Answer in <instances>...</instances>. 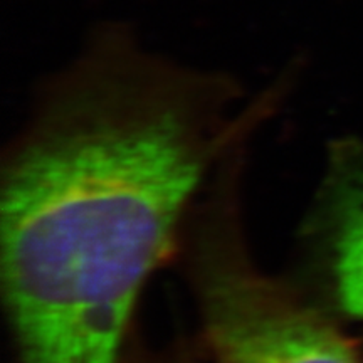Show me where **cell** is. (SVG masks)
Here are the masks:
<instances>
[{"label":"cell","mask_w":363,"mask_h":363,"mask_svg":"<svg viewBox=\"0 0 363 363\" xmlns=\"http://www.w3.org/2000/svg\"><path fill=\"white\" fill-rule=\"evenodd\" d=\"M283 91L104 34L40 94L0 167V283L17 363H120L195 203Z\"/></svg>","instance_id":"obj_1"},{"label":"cell","mask_w":363,"mask_h":363,"mask_svg":"<svg viewBox=\"0 0 363 363\" xmlns=\"http://www.w3.org/2000/svg\"><path fill=\"white\" fill-rule=\"evenodd\" d=\"M244 162L246 148L212 177L177 254L207 363H363L345 325L306 288L257 262L242 211Z\"/></svg>","instance_id":"obj_2"},{"label":"cell","mask_w":363,"mask_h":363,"mask_svg":"<svg viewBox=\"0 0 363 363\" xmlns=\"http://www.w3.org/2000/svg\"><path fill=\"white\" fill-rule=\"evenodd\" d=\"M299 240L298 283L340 323L363 326V140L328 147Z\"/></svg>","instance_id":"obj_3"},{"label":"cell","mask_w":363,"mask_h":363,"mask_svg":"<svg viewBox=\"0 0 363 363\" xmlns=\"http://www.w3.org/2000/svg\"><path fill=\"white\" fill-rule=\"evenodd\" d=\"M125 363H207L202 348H195L192 343L175 342L163 348H153L140 342L138 338L130 340L126 347Z\"/></svg>","instance_id":"obj_4"}]
</instances>
